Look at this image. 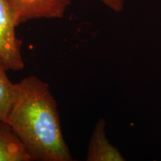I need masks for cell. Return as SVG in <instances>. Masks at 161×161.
I'll return each instance as SVG.
<instances>
[{
    "mask_svg": "<svg viewBox=\"0 0 161 161\" xmlns=\"http://www.w3.org/2000/svg\"><path fill=\"white\" fill-rule=\"evenodd\" d=\"M99 1L116 13L122 11L124 8L125 0H99Z\"/></svg>",
    "mask_w": 161,
    "mask_h": 161,
    "instance_id": "obj_7",
    "label": "cell"
},
{
    "mask_svg": "<svg viewBox=\"0 0 161 161\" xmlns=\"http://www.w3.org/2000/svg\"><path fill=\"white\" fill-rule=\"evenodd\" d=\"M7 69L0 59V122H7L15 100V84L8 77Z\"/></svg>",
    "mask_w": 161,
    "mask_h": 161,
    "instance_id": "obj_6",
    "label": "cell"
},
{
    "mask_svg": "<svg viewBox=\"0 0 161 161\" xmlns=\"http://www.w3.org/2000/svg\"><path fill=\"white\" fill-rule=\"evenodd\" d=\"M106 122L101 118L92 130L88 146L86 160L87 161H125V158L119 149L106 137Z\"/></svg>",
    "mask_w": 161,
    "mask_h": 161,
    "instance_id": "obj_4",
    "label": "cell"
},
{
    "mask_svg": "<svg viewBox=\"0 0 161 161\" xmlns=\"http://www.w3.org/2000/svg\"><path fill=\"white\" fill-rule=\"evenodd\" d=\"M15 90L7 123L23 142L31 160H72L49 84L31 75L15 84Z\"/></svg>",
    "mask_w": 161,
    "mask_h": 161,
    "instance_id": "obj_1",
    "label": "cell"
},
{
    "mask_svg": "<svg viewBox=\"0 0 161 161\" xmlns=\"http://www.w3.org/2000/svg\"><path fill=\"white\" fill-rule=\"evenodd\" d=\"M29 160V153L11 126L0 122V161Z\"/></svg>",
    "mask_w": 161,
    "mask_h": 161,
    "instance_id": "obj_5",
    "label": "cell"
},
{
    "mask_svg": "<svg viewBox=\"0 0 161 161\" xmlns=\"http://www.w3.org/2000/svg\"><path fill=\"white\" fill-rule=\"evenodd\" d=\"M17 25L31 19L61 18L72 0H6Z\"/></svg>",
    "mask_w": 161,
    "mask_h": 161,
    "instance_id": "obj_3",
    "label": "cell"
},
{
    "mask_svg": "<svg viewBox=\"0 0 161 161\" xmlns=\"http://www.w3.org/2000/svg\"><path fill=\"white\" fill-rule=\"evenodd\" d=\"M17 27L7 1L0 0V59L6 69L14 71L25 66L21 53L23 42L16 35Z\"/></svg>",
    "mask_w": 161,
    "mask_h": 161,
    "instance_id": "obj_2",
    "label": "cell"
}]
</instances>
